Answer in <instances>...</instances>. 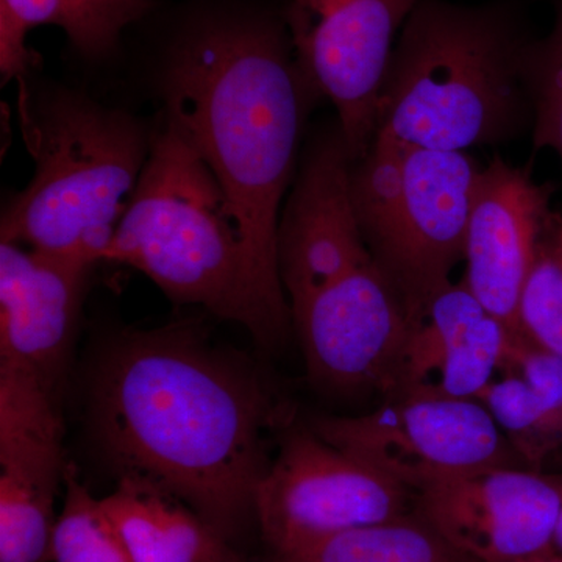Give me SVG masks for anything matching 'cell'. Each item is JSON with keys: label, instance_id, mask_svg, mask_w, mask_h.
Listing matches in <instances>:
<instances>
[{"label": "cell", "instance_id": "cb8c5ba5", "mask_svg": "<svg viewBox=\"0 0 562 562\" xmlns=\"http://www.w3.org/2000/svg\"><path fill=\"white\" fill-rule=\"evenodd\" d=\"M517 562H562V554L558 553L557 550H550V552L536 554V557Z\"/></svg>", "mask_w": 562, "mask_h": 562}, {"label": "cell", "instance_id": "8992f818", "mask_svg": "<svg viewBox=\"0 0 562 562\" xmlns=\"http://www.w3.org/2000/svg\"><path fill=\"white\" fill-rule=\"evenodd\" d=\"M482 171L468 151L375 138L351 166V202L372 257L414 316L464 260Z\"/></svg>", "mask_w": 562, "mask_h": 562}, {"label": "cell", "instance_id": "ac0fdd59", "mask_svg": "<svg viewBox=\"0 0 562 562\" xmlns=\"http://www.w3.org/2000/svg\"><path fill=\"white\" fill-rule=\"evenodd\" d=\"M272 562H472L454 552L430 525L395 517L338 532Z\"/></svg>", "mask_w": 562, "mask_h": 562}, {"label": "cell", "instance_id": "5b68a950", "mask_svg": "<svg viewBox=\"0 0 562 562\" xmlns=\"http://www.w3.org/2000/svg\"><path fill=\"white\" fill-rule=\"evenodd\" d=\"M31 77L18 80V120L35 176L3 210L0 236L94 268L131 205L151 133L125 111Z\"/></svg>", "mask_w": 562, "mask_h": 562}, {"label": "cell", "instance_id": "4fadbf2b", "mask_svg": "<svg viewBox=\"0 0 562 562\" xmlns=\"http://www.w3.org/2000/svg\"><path fill=\"white\" fill-rule=\"evenodd\" d=\"M547 184L495 157L476 179L464 238L462 283L495 317L517 330L520 295L549 220Z\"/></svg>", "mask_w": 562, "mask_h": 562}, {"label": "cell", "instance_id": "9a60e30c", "mask_svg": "<svg viewBox=\"0 0 562 562\" xmlns=\"http://www.w3.org/2000/svg\"><path fill=\"white\" fill-rule=\"evenodd\" d=\"M91 271L85 262L0 243V361L55 387Z\"/></svg>", "mask_w": 562, "mask_h": 562}, {"label": "cell", "instance_id": "ba28073f", "mask_svg": "<svg viewBox=\"0 0 562 562\" xmlns=\"http://www.w3.org/2000/svg\"><path fill=\"white\" fill-rule=\"evenodd\" d=\"M419 0H286L281 18L314 95L328 99L351 161L375 135L392 50Z\"/></svg>", "mask_w": 562, "mask_h": 562}, {"label": "cell", "instance_id": "277c9868", "mask_svg": "<svg viewBox=\"0 0 562 562\" xmlns=\"http://www.w3.org/2000/svg\"><path fill=\"white\" fill-rule=\"evenodd\" d=\"M103 261L131 266L171 301L236 322L261 346L286 338L290 303L265 279L209 166L161 117Z\"/></svg>", "mask_w": 562, "mask_h": 562}, {"label": "cell", "instance_id": "9c48e42d", "mask_svg": "<svg viewBox=\"0 0 562 562\" xmlns=\"http://www.w3.org/2000/svg\"><path fill=\"white\" fill-rule=\"evenodd\" d=\"M412 492L314 431L291 435L255 492V520L276 554L406 514Z\"/></svg>", "mask_w": 562, "mask_h": 562}, {"label": "cell", "instance_id": "d6986e66", "mask_svg": "<svg viewBox=\"0 0 562 562\" xmlns=\"http://www.w3.org/2000/svg\"><path fill=\"white\" fill-rule=\"evenodd\" d=\"M476 401L522 460L532 464L562 447V417L519 376L498 373Z\"/></svg>", "mask_w": 562, "mask_h": 562}, {"label": "cell", "instance_id": "e0dca14e", "mask_svg": "<svg viewBox=\"0 0 562 562\" xmlns=\"http://www.w3.org/2000/svg\"><path fill=\"white\" fill-rule=\"evenodd\" d=\"M132 562H241L191 506L135 475L101 498Z\"/></svg>", "mask_w": 562, "mask_h": 562}, {"label": "cell", "instance_id": "2e32d148", "mask_svg": "<svg viewBox=\"0 0 562 562\" xmlns=\"http://www.w3.org/2000/svg\"><path fill=\"white\" fill-rule=\"evenodd\" d=\"M158 0H0V72L2 83L31 77L40 65L29 49L32 29L52 25L90 61L117 54L122 35L149 16Z\"/></svg>", "mask_w": 562, "mask_h": 562}, {"label": "cell", "instance_id": "7a4b0ae2", "mask_svg": "<svg viewBox=\"0 0 562 562\" xmlns=\"http://www.w3.org/2000/svg\"><path fill=\"white\" fill-rule=\"evenodd\" d=\"M158 88L162 117L209 166L258 269L283 290L277 238L313 94L283 18H195L166 52Z\"/></svg>", "mask_w": 562, "mask_h": 562}, {"label": "cell", "instance_id": "5bb4252c", "mask_svg": "<svg viewBox=\"0 0 562 562\" xmlns=\"http://www.w3.org/2000/svg\"><path fill=\"white\" fill-rule=\"evenodd\" d=\"M516 328L495 317L464 283H449L412 317L394 395L476 401L501 373Z\"/></svg>", "mask_w": 562, "mask_h": 562}, {"label": "cell", "instance_id": "30bf717a", "mask_svg": "<svg viewBox=\"0 0 562 562\" xmlns=\"http://www.w3.org/2000/svg\"><path fill=\"white\" fill-rule=\"evenodd\" d=\"M291 317L316 382L338 391L391 394L412 316L379 262L292 306Z\"/></svg>", "mask_w": 562, "mask_h": 562}, {"label": "cell", "instance_id": "d4e9b609", "mask_svg": "<svg viewBox=\"0 0 562 562\" xmlns=\"http://www.w3.org/2000/svg\"><path fill=\"white\" fill-rule=\"evenodd\" d=\"M553 550L562 554V503L560 517H558L557 530H554Z\"/></svg>", "mask_w": 562, "mask_h": 562}, {"label": "cell", "instance_id": "7402d4cb", "mask_svg": "<svg viewBox=\"0 0 562 562\" xmlns=\"http://www.w3.org/2000/svg\"><path fill=\"white\" fill-rule=\"evenodd\" d=\"M532 146L549 149L562 161V0L554 2L552 31L535 38L528 54Z\"/></svg>", "mask_w": 562, "mask_h": 562}, {"label": "cell", "instance_id": "603a6c76", "mask_svg": "<svg viewBox=\"0 0 562 562\" xmlns=\"http://www.w3.org/2000/svg\"><path fill=\"white\" fill-rule=\"evenodd\" d=\"M501 373H513L546 398L562 417V357L539 346L516 330L501 366Z\"/></svg>", "mask_w": 562, "mask_h": 562}, {"label": "cell", "instance_id": "52a82bcc", "mask_svg": "<svg viewBox=\"0 0 562 562\" xmlns=\"http://www.w3.org/2000/svg\"><path fill=\"white\" fill-rule=\"evenodd\" d=\"M313 431L412 494L519 458L479 401L394 395L361 416L325 417Z\"/></svg>", "mask_w": 562, "mask_h": 562}, {"label": "cell", "instance_id": "6da1fadb", "mask_svg": "<svg viewBox=\"0 0 562 562\" xmlns=\"http://www.w3.org/2000/svg\"><path fill=\"white\" fill-rule=\"evenodd\" d=\"M91 414L122 475L169 492L227 541L255 519L271 398L194 325L114 339L95 368Z\"/></svg>", "mask_w": 562, "mask_h": 562}, {"label": "cell", "instance_id": "44dd1931", "mask_svg": "<svg viewBox=\"0 0 562 562\" xmlns=\"http://www.w3.org/2000/svg\"><path fill=\"white\" fill-rule=\"evenodd\" d=\"M50 562H132L103 512L101 498L87 490L69 465Z\"/></svg>", "mask_w": 562, "mask_h": 562}, {"label": "cell", "instance_id": "8fae6325", "mask_svg": "<svg viewBox=\"0 0 562 562\" xmlns=\"http://www.w3.org/2000/svg\"><path fill=\"white\" fill-rule=\"evenodd\" d=\"M61 439L54 387L0 361V562H50Z\"/></svg>", "mask_w": 562, "mask_h": 562}, {"label": "cell", "instance_id": "3957f363", "mask_svg": "<svg viewBox=\"0 0 562 562\" xmlns=\"http://www.w3.org/2000/svg\"><path fill=\"white\" fill-rule=\"evenodd\" d=\"M532 41L512 3L419 0L392 50L373 139L468 151L519 135L532 117Z\"/></svg>", "mask_w": 562, "mask_h": 562}, {"label": "cell", "instance_id": "7c38bea8", "mask_svg": "<svg viewBox=\"0 0 562 562\" xmlns=\"http://www.w3.org/2000/svg\"><path fill=\"white\" fill-rule=\"evenodd\" d=\"M424 522L472 562H517L553 550L562 480L517 465L484 469L416 494Z\"/></svg>", "mask_w": 562, "mask_h": 562}, {"label": "cell", "instance_id": "ffe728a7", "mask_svg": "<svg viewBox=\"0 0 562 562\" xmlns=\"http://www.w3.org/2000/svg\"><path fill=\"white\" fill-rule=\"evenodd\" d=\"M517 330L562 357V214L543 225L520 295Z\"/></svg>", "mask_w": 562, "mask_h": 562}]
</instances>
